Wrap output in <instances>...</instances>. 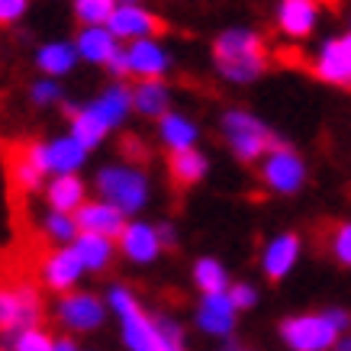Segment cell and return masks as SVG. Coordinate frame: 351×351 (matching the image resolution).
Masks as SVG:
<instances>
[{"mask_svg":"<svg viewBox=\"0 0 351 351\" xmlns=\"http://www.w3.org/2000/svg\"><path fill=\"white\" fill-rule=\"evenodd\" d=\"M107 306L119 316L123 341L129 351H187L181 326L165 316H149L132 290L110 287Z\"/></svg>","mask_w":351,"mask_h":351,"instance_id":"1","label":"cell"},{"mask_svg":"<svg viewBox=\"0 0 351 351\" xmlns=\"http://www.w3.org/2000/svg\"><path fill=\"white\" fill-rule=\"evenodd\" d=\"M213 64L229 84H252L265 75L267 45L252 29H226L213 43Z\"/></svg>","mask_w":351,"mask_h":351,"instance_id":"2","label":"cell"},{"mask_svg":"<svg viewBox=\"0 0 351 351\" xmlns=\"http://www.w3.org/2000/svg\"><path fill=\"white\" fill-rule=\"evenodd\" d=\"M351 329V313L329 306L319 313H297L280 322V339L290 351H332L335 341Z\"/></svg>","mask_w":351,"mask_h":351,"instance_id":"3","label":"cell"},{"mask_svg":"<svg viewBox=\"0 0 351 351\" xmlns=\"http://www.w3.org/2000/svg\"><path fill=\"white\" fill-rule=\"evenodd\" d=\"M223 138L229 142V149H232L235 158L245 161V165L261 161L267 152L280 142L265 119H258L255 113H248V110H229V113H226Z\"/></svg>","mask_w":351,"mask_h":351,"instance_id":"4","label":"cell"},{"mask_svg":"<svg viewBox=\"0 0 351 351\" xmlns=\"http://www.w3.org/2000/svg\"><path fill=\"white\" fill-rule=\"evenodd\" d=\"M97 191L100 200L119 206L123 213H138L149 200V178L132 165H107L97 174Z\"/></svg>","mask_w":351,"mask_h":351,"instance_id":"5","label":"cell"},{"mask_svg":"<svg viewBox=\"0 0 351 351\" xmlns=\"http://www.w3.org/2000/svg\"><path fill=\"white\" fill-rule=\"evenodd\" d=\"M261 181H265L267 191L280 193V197L300 193L306 184V161L300 158V152L290 149L287 142H277L261 158Z\"/></svg>","mask_w":351,"mask_h":351,"instance_id":"6","label":"cell"},{"mask_svg":"<svg viewBox=\"0 0 351 351\" xmlns=\"http://www.w3.org/2000/svg\"><path fill=\"white\" fill-rule=\"evenodd\" d=\"M39 313H43V303L29 284L0 287V332L20 335L23 329H32L39 322Z\"/></svg>","mask_w":351,"mask_h":351,"instance_id":"7","label":"cell"},{"mask_svg":"<svg viewBox=\"0 0 351 351\" xmlns=\"http://www.w3.org/2000/svg\"><path fill=\"white\" fill-rule=\"evenodd\" d=\"M107 316V306L94 293H64L58 303V322L68 332H94Z\"/></svg>","mask_w":351,"mask_h":351,"instance_id":"8","label":"cell"},{"mask_svg":"<svg viewBox=\"0 0 351 351\" xmlns=\"http://www.w3.org/2000/svg\"><path fill=\"white\" fill-rule=\"evenodd\" d=\"M113 36L123 39V43H138V39H155L161 32V23L155 13H149L145 7L138 3H119L117 13L110 16L107 23Z\"/></svg>","mask_w":351,"mask_h":351,"instance_id":"9","label":"cell"},{"mask_svg":"<svg viewBox=\"0 0 351 351\" xmlns=\"http://www.w3.org/2000/svg\"><path fill=\"white\" fill-rule=\"evenodd\" d=\"M300 255H303V242L297 232H280L265 245L261 252V271L267 280H284V277L297 267Z\"/></svg>","mask_w":351,"mask_h":351,"instance_id":"10","label":"cell"},{"mask_svg":"<svg viewBox=\"0 0 351 351\" xmlns=\"http://www.w3.org/2000/svg\"><path fill=\"white\" fill-rule=\"evenodd\" d=\"M319 26V0H280L277 3V29L287 39H306Z\"/></svg>","mask_w":351,"mask_h":351,"instance_id":"11","label":"cell"},{"mask_svg":"<svg viewBox=\"0 0 351 351\" xmlns=\"http://www.w3.org/2000/svg\"><path fill=\"white\" fill-rule=\"evenodd\" d=\"M87 267L84 261L77 258V252L68 245V248H58L43 261V280L49 290H58V293H71L75 284L81 280Z\"/></svg>","mask_w":351,"mask_h":351,"instance_id":"12","label":"cell"},{"mask_svg":"<svg viewBox=\"0 0 351 351\" xmlns=\"http://www.w3.org/2000/svg\"><path fill=\"white\" fill-rule=\"evenodd\" d=\"M235 316H239V309L229 300V290L226 293H203L200 306H197V326L216 339H226L235 329Z\"/></svg>","mask_w":351,"mask_h":351,"instance_id":"13","label":"cell"},{"mask_svg":"<svg viewBox=\"0 0 351 351\" xmlns=\"http://www.w3.org/2000/svg\"><path fill=\"white\" fill-rule=\"evenodd\" d=\"M81 232H97V235H107V239H119L123 229H126V213L113 206L107 200H94V203H84L81 210L75 213Z\"/></svg>","mask_w":351,"mask_h":351,"instance_id":"14","label":"cell"},{"mask_svg":"<svg viewBox=\"0 0 351 351\" xmlns=\"http://www.w3.org/2000/svg\"><path fill=\"white\" fill-rule=\"evenodd\" d=\"M129 75H136L138 81H161V75L168 71V52L161 49L155 39H138L129 43Z\"/></svg>","mask_w":351,"mask_h":351,"instance_id":"15","label":"cell"},{"mask_svg":"<svg viewBox=\"0 0 351 351\" xmlns=\"http://www.w3.org/2000/svg\"><path fill=\"white\" fill-rule=\"evenodd\" d=\"M119 248H123V255L129 261H136V265H149L158 258V252L165 248L158 239V229L149 223H129L119 235Z\"/></svg>","mask_w":351,"mask_h":351,"instance_id":"16","label":"cell"},{"mask_svg":"<svg viewBox=\"0 0 351 351\" xmlns=\"http://www.w3.org/2000/svg\"><path fill=\"white\" fill-rule=\"evenodd\" d=\"M43 149H45L49 174H77L81 165H84V158H87V149L75 136L49 138V142H43Z\"/></svg>","mask_w":351,"mask_h":351,"instance_id":"17","label":"cell"},{"mask_svg":"<svg viewBox=\"0 0 351 351\" xmlns=\"http://www.w3.org/2000/svg\"><path fill=\"white\" fill-rule=\"evenodd\" d=\"M45 174H49V165H45L43 142L26 145V149L16 152V158H13V165H10V178L20 191H36V187L43 184Z\"/></svg>","mask_w":351,"mask_h":351,"instance_id":"18","label":"cell"},{"mask_svg":"<svg viewBox=\"0 0 351 351\" xmlns=\"http://www.w3.org/2000/svg\"><path fill=\"white\" fill-rule=\"evenodd\" d=\"M313 71L319 81L335 87H351V75H348V64H345V52H341V39L332 36L319 45V52L313 58Z\"/></svg>","mask_w":351,"mask_h":351,"instance_id":"19","label":"cell"},{"mask_svg":"<svg viewBox=\"0 0 351 351\" xmlns=\"http://www.w3.org/2000/svg\"><path fill=\"white\" fill-rule=\"evenodd\" d=\"M77 55L90 64H107L110 55L119 49V39L113 36L110 26H81V32L75 36Z\"/></svg>","mask_w":351,"mask_h":351,"instance_id":"20","label":"cell"},{"mask_svg":"<svg viewBox=\"0 0 351 351\" xmlns=\"http://www.w3.org/2000/svg\"><path fill=\"white\" fill-rule=\"evenodd\" d=\"M84 181L77 174H55L49 187H45V197H49V206L58 210V213H77L87 203L84 197Z\"/></svg>","mask_w":351,"mask_h":351,"instance_id":"21","label":"cell"},{"mask_svg":"<svg viewBox=\"0 0 351 351\" xmlns=\"http://www.w3.org/2000/svg\"><path fill=\"white\" fill-rule=\"evenodd\" d=\"M68 117H71V136H75L87 152L97 149V145L107 138L110 126L100 119V113H97L90 104H84V107H68Z\"/></svg>","mask_w":351,"mask_h":351,"instance_id":"22","label":"cell"},{"mask_svg":"<svg viewBox=\"0 0 351 351\" xmlns=\"http://www.w3.org/2000/svg\"><path fill=\"white\" fill-rule=\"evenodd\" d=\"M71 248H75L77 258L84 261L87 271H107L110 261H113V252H117L113 239L97 235V232H81L75 242H71Z\"/></svg>","mask_w":351,"mask_h":351,"instance_id":"23","label":"cell"},{"mask_svg":"<svg viewBox=\"0 0 351 351\" xmlns=\"http://www.w3.org/2000/svg\"><path fill=\"white\" fill-rule=\"evenodd\" d=\"M90 107L100 113V119H104L110 129L119 126V123L129 117V110H136L132 107V90L123 84H110L97 100H90Z\"/></svg>","mask_w":351,"mask_h":351,"instance_id":"24","label":"cell"},{"mask_svg":"<svg viewBox=\"0 0 351 351\" xmlns=\"http://www.w3.org/2000/svg\"><path fill=\"white\" fill-rule=\"evenodd\" d=\"M158 136L161 142L168 145V152H184V149H193V142H197V126H193V119H187L184 113H165L158 119Z\"/></svg>","mask_w":351,"mask_h":351,"instance_id":"25","label":"cell"},{"mask_svg":"<svg viewBox=\"0 0 351 351\" xmlns=\"http://www.w3.org/2000/svg\"><path fill=\"white\" fill-rule=\"evenodd\" d=\"M132 107L142 113V117H155L161 119L171 110V94L161 81H138L132 87Z\"/></svg>","mask_w":351,"mask_h":351,"instance_id":"26","label":"cell"},{"mask_svg":"<svg viewBox=\"0 0 351 351\" xmlns=\"http://www.w3.org/2000/svg\"><path fill=\"white\" fill-rule=\"evenodd\" d=\"M77 58H81V55H77L75 43H49L39 49L36 64H39V71H43L45 77H62L75 68Z\"/></svg>","mask_w":351,"mask_h":351,"instance_id":"27","label":"cell"},{"mask_svg":"<svg viewBox=\"0 0 351 351\" xmlns=\"http://www.w3.org/2000/svg\"><path fill=\"white\" fill-rule=\"evenodd\" d=\"M206 155L197 149H184V152H171L168 158V171L171 178L181 184V187H187V184H200L203 178H206Z\"/></svg>","mask_w":351,"mask_h":351,"instance_id":"28","label":"cell"},{"mask_svg":"<svg viewBox=\"0 0 351 351\" xmlns=\"http://www.w3.org/2000/svg\"><path fill=\"white\" fill-rule=\"evenodd\" d=\"M193 284L200 287V293H226L229 290V274L216 258H200L193 265Z\"/></svg>","mask_w":351,"mask_h":351,"instance_id":"29","label":"cell"},{"mask_svg":"<svg viewBox=\"0 0 351 351\" xmlns=\"http://www.w3.org/2000/svg\"><path fill=\"white\" fill-rule=\"evenodd\" d=\"M119 0H75V16L84 26H107Z\"/></svg>","mask_w":351,"mask_h":351,"instance_id":"30","label":"cell"},{"mask_svg":"<svg viewBox=\"0 0 351 351\" xmlns=\"http://www.w3.org/2000/svg\"><path fill=\"white\" fill-rule=\"evenodd\" d=\"M45 235L55 239V242H75L77 235H81V226H77L75 213H58V210H52V213L45 216Z\"/></svg>","mask_w":351,"mask_h":351,"instance_id":"31","label":"cell"},{"mask_svg":"<svg viewBox=\"0 0 351 351\" xmlns=\"http://www.w3.org/2000/svg\"><path fill=\"white\" fill-rule=\"evenodd\" d=\"M13 351H55V339L39 326L23 329L20 335H13Z\"/></svg>","mask_w":351,"mask_h":351,"instance_id":"32","label":"cell"},{"mask_svg":"<svg viewBox=\"0 0 351 351\" xmlns=\"http://www.w3.org/2000/svg\"><path fill=\"white\" fill-rule=\"evenodd\" d=\"M329 252L341 267H351V223H339L335 229H332Z\"/></svg>","mask_w":351,"mask_h":351,"instance_id":"33","label":"cell"},{"mask_svg":"<svg viewBox=\"0 0 351 351\" xmlns=\"http://www.w3.org/2000/svg\"><path fill=\"white\" fill-rule=\"evenodd\" d=\"M58 100H62V84H58V77H43V81L32 84V104L49 107V104H58Z\"/></svg>","mask_w":351,"mask_h":351,"instance_id":"34","label":"cell"},{"mask_svg":"<svg viewBox=\"0 0 351 351\" xmlns=\"http://www.w3.org/2000/svg\"><path fill=\"white\" fill-rule=\"evenodd\" d=\"M229 300H232L235 309L242 313V309H252L258 303V290L252 287V284H242V280H239V284H229Z\"/></svg>","mask_w":351,"mask_h":351,"instance_id":"35","label":"cell"},{"mask_svg":"<svg viewBox=\"0 0 351 351\" xmlns=\"http://www.w3.org/2000/svg\"><path fill=\"white\" fill-rule=\"evenodd\" d=\"M29 0H0V26H10L26 13Z\"/></svg>","mask_w":351,"mask_h":351,"instance_id":"36","label":"cell"},{"mask_svg":"<svg viewBox=\"0 0 351 351\" xmlns=\"http://www.w3.org/2000/svg\"><path fill=\"white\" fill-rule=\"evenodd\" d=\"M110 75H119V77H126L129 75V52L126 49H117V52L110 55V62L104 64Z\"/></svg>","mask_w":351,"mask_h":351,"instance_id":"37","label":"cell"},{"mask_svg":"<svg viewBox=\"0 0 351 351\" xmlns=\"http://www.w3.org/2000/svg\"><path fill=\"white\" fill-rule=\"evenodd\" d=\"M155 229H158V239H161V245H165V248H168V245H174V242H178V235H174V226H168V223H158V226H155Z\"/></svg>","mask_w":351,"mask_h":351,"instance_id":"38","label":"cell"},{"mask_svg":"<svg viewBox=\"0 0 351 351\" xmlns=\"http://www.w3.org/2000/svg\"><path fill=\"white\" fill-rule=\"evenodd\" d=\"M55 351H81V348H77V341L71 335H62V339H55Z\"/></svg>","mask_w":351,"mask_h":351,"instance_id":"39","label":"cell"},{"mask_svg":"<svg viewBox=\"0 0 351 351\" xmlns=\"http://www.w3.org/2000/svg\"><path fill=\"white\" fill-rule=\"evenodd\" d=\"M339 39H341V52H345V64H348V75H351V29L345 36H339Z\"/></svg>","mask_w":351,"mask_h":351,"instance_id":"40","label":"cell"},{"mask_svg":"<svg viewBox=\"0 0 351 351\" xmlns=\"http://www.w3.org/2000/svg\"><path fill=\"white\" fill-rule=\"evenodd\" d=\"M332 351H351V332H345L339 341H335V348Z\"/></svg>","mask_w":351,"mask_h":351,"instance_id":"41","label":"cell"},{"mask_svg":"<svg viewBox=\"0 0 351 351\" xmlns=\"http://www.w3.org/2000/svg\"><path fill=\"white\" fill-rule=\"evenodd\" d=\"M119 3H138V0H119Z\"/></svg>","mask_w":351,"mask_h":351,"instance_id":"42","label":"cell"}]
</instances>
